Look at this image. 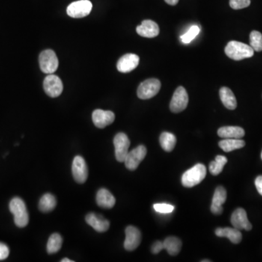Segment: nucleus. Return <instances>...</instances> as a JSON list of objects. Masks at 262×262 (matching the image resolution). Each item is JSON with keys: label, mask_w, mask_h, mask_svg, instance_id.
Returning a JSON list of instances; mask_svg holds the SVG:
<instances>
[{"label": "nucleus", "mask_w": 262, "mask_h": 262, "mask_svg": "<svg viewBox=\"0 0 262 262\" xmlns=\"http://www.w3.org/2000/svg\"><path fill=\"white\" fill-rule=\"evenodd\" d=\"M225 53L235 61H240L254 56V51L250 45L237 41H230L225 48Z\"/></svg>", "instance_id": "1"}, {"label": "nucleus", "mask_w": 262, "mask_h": 262, "mask_svg": "<svg viewBox=\"0 0 262 262\" xmlns=\"http://www.w3.org/2000/svg\"><path fill=\"white\" fill-rule=\"evenodd\" d=\"M10 210L14 216L15 224L17 227L23 228L28 224L29 217L26 206L22 199L19 197H14L10 201Z\"/></svg>", "instance_id": "2"}, {"label": "nucleus", "mask_w": 262, "mask_h": 262, "mask_svg": "<svg viewBox=\"0 0 262 262\" xmlns=\"http://www.w3.org/2000/svg\"><path fill=\"white\" fill-rule=\"evenodd\" d=\"M206 176V166L203 164H197L183 174L182 178V184L185 187H193L203 182Z\"/></svg>", "instance_id": "3"}, {"label": "nucleus", "mask_w": 262, "mask_h": 262, "mask_svg": "<svg viewBox=\"0 0 262 262\" xmlns=\"http://www.w3.org/2000/svg\"><path fill=\"white\" fill-rule=\"evenodd\" d=\"M39 62L42 72L48 75L53 74L58 68V57L52 50L43 51L39 57Z\"/></svg>", "instance_id": "4"}, {"label": "nucleus", "mask_w": 262, "mask_h": 262, "mask_svg": "<svg viewBox=\"0 0 262 262\" xmlns=\"http://www.w3.org/2000/svg\"><path fill=\"white\" fill-rule=\"evenodd\" d=\"M161 83L159 79L152 78L144 81L140 84L137 90V95L139 99L146 100L156 96L160 90Z\"/></svg>", "instance_id": "5"}, {"label": "nucleus", "mask_w": 262, "mask_h": 262, "mask_svg": "<svg viewBox=\"0 0 262 262\" xmlns=\"http://www.w3.org/2000/svg\"><path fill=\"white\" fill-rule=\"evenodd\" d=\"M93 8V4L89 0H79L74 1L68 6V16L74 19H81L88 16Z\"/></svg>", "instance_id": "6"}, {"label": "nucleus", "mask_w": 262, "mask_h": 262, "mask_svg": "<svg viewBox=\"0 0 262 262\" xmlns=\"http://www.w3.org/2000/svg\"><path fill=\"white\" fill-rule=\"evenodd\" d=\"M130 144V140L126 134L119 132L115 135L114 138V145L115 148L116 159L118 162H124L129 153Z\"/></svg>", "instance_id": "7"}, {"label": "nucleus", "mask_w": 262, "mask_h": 262, "mask_svg": "<svg viewBox=\"0 0 262 262\" xmlns=\"http://www.w3.org/2000/svg\"><path fill=\"white\" fill-rule=\"evenodd\" d=\"M44 90L50 97L55 98L59 96L62 93L64 85L62 81L56 75H48L44 79Z\"/></svg>", "instance_id": "8"}, {"label": "nucleus", "mask_w": 262, "mask_h": 262, "mask_svg": "<svg viewBox=\"0 0 262 262\" xmlns=\"http://www.w3.org/2000/svg\"><path fill=\"white\" fill-rule=\"evenodd\" d=\"M189 102L187 92L184 87L180 86L176 89L170 104V109L172 112L179 113L186 109Z\"/></svg>", "instance_id": "9"}, {"label": "nucleus", "mask_w": 262, "mask_h": 262, "mask_svg": "<svg viewBox=\"0 0 262 262\" xmlns=\"http://www.w3.org/2000/svg\"><path fill=\"white\" fill-rule=\"evenodd\" d=\"M147 148L140 145L128 153L125 159L126 168L130 171H135L147 155Z\"/></svg>", "instance_id": "10"}, {"label": "nucleus", "mask_w": 262, "mask_h": 262, "mask_svg": "<svg viewBox=\"0 0 262 262\" xmlns=\"http://www.w3.org/2000/svg\"><path fill=\"white\" fill-rule=\"evenodd\" d=\"M72 175L78 183H83L88 176V169L86 162L82 157L76 156L72 162Z\"/></svg>", "instance_id": "11"}, {"label": "nucleus", "mask_w": 262, "mask_h": 262, "mask_svg": "<svg viewBox=\"0 0 262 262\" xmlns=\"http://www.w3.org/2000/svg\"><path fill=\"white\" fill-rule=\"evenodd\" d=\"M141 241L140 230L133 226H129L126 230V240L124 248L126 251H132L139 246Z\"/></svg>", "instance_id": "12"}, {"label": "nucleus", "mask_w": 262, "mask_h": 262, "mask_svg": "<svg viewBox=\"0 0 262 262\" xmlns=\"http://www.w3.org/2000/svg\"><path fill=\"white\" fill-rule=\"evenodd\" d=\"M92 119L96 127L99 129H105L114 121L115 115L111 111L96 109L92 114Z\"/></svg>", "instance_id": "13"}, {"label": "nucleus", "mask_w": 262, "mask_h": 262, "mask_svg": "<svg viewBox=\"0 0 262 262\" xmlns=\"http://www.w3.org/2000/svg\"><path fill=\"white\" fill-rule=\"evenodd\" d=\"M231 223L233 227L237 230H245L249 231L252 229L251 222L248 221L246 211L243 209H236L231 216Z\"/></svg>", "instance_id": "14"}, {"label": "nucleus", "mask_w": 262, "mask_h": 262, "mask_svg": "<svg viewBox=\"0 0 262 262\" xmlns=\"http://www.w3.org/2000/svg\"><path fill=\"white\" fill-rule=\"evenodd\" d=\"M139 60V57L135 54H126L119 59L117 64V69L122 73H129L138 66Z\"/></svg>", "instance_id": "15"}, {"label": "nucleus", "mask_w": 262, "mask_h": 262, "mask_svg": "<svg viewBox=\"0 0 262 262\" xmlns=\"http://www.w3.org/2000/svg\"><path fill=\"white\" fill-rule=\"evenodd\" d=\"M136 32L138 35L147 38H154L158 36L159 28L157 24L152 20L143 21L141 25L136 28Z\"/></svg>", "instance_id": "16"}, {"label": "nucleus", "mask_w": 262, "mask_h": 262, "mask_svg": "<svg viewBox=\"0 0 262 262\" xmlns=\"http://www.w3.org/2000/svg\"><path fill=\"white\" fill-rule=\"evenodd\" d=\"M85 221L90 227H93L96 232L105 233L109 230L110 223L101 215L90 213L85 217Z\"/></svg>", "instance_id": "17"}, {"label": "nucleus", "mask_w": 262, "mask_h": 262, "mask_svg": "<svg viewBox=\"0 0 262 262\" xmlns=\"http://www.w3.org/2000/svg\"><path fill=\"white\" fill-rule=\"evenodd\" d=\"M227 196V191L223 186H218L216 188L210 206V210L213 214L220 215L222 213V205L225 203Z\"/></svg>", "instance_id": "18"}, {"label": "nucleus", "mask_w": 262, "mask_h": 262, "mask_svg": "<svg viewBox=\"0 0 262 262\" xmlns=\"http://www.w3.org/2000/svg\"><path fill=\"white\" fill-rule=\"evenodd\" d=\"M96 203L102 209H112L115 205L116 200L112 194L106 189H99L96 195Z\"/></svg>", "instance_id": "19"}, {"label": "nucleus", "mask_w": 262, "mask_h": 262, "mask_svg": "<svg viewBox=\"0 0 262 262\" xmlns=\"http://www.w3.org/2000/svg\"><path fill=\"white\" fill-rule=\"evenodd\" d=\"M215 234L219 237H227L233 243L238 244L242 240V233L237 229L230 228H217L215 230Z\"/></svg>", "instance_id": "20"}, {"label": "nucleus", "mask_w": 262, "mask_h": 262, "mask_svg": "<svg viewBox=\"0 0 262 262\" xmlns=\"http://www.w3.org/2000/svg\"><path fill=\"white\" fill-rule=\"evenodd\" d=\"M220 99L226 108L234 110L237 107V100L233 92L229 87H223L219 90Z\"/></svg>", "instance_id": "21"}, {"label": "nucleus", "mask_w": 262, "mask_h": 262, "mask_svg": "<svg viewBox=\"0 0 262 262\" xmlns=\"http://www.w3.org/2000/svg\"><path fill=\"white\" fill-rule=\"evenodd\" d=\"M218 135L222 138H242L245 131L238 126H224L218 129Z\"/></svg>", "instance_id": "22"}, {"label": "nucleus", "mask_w": 262, "mask_h": 262, "mask_svg": "<svg viewBox=\"0 0 262 262\" xmlns=\"http://www.w3.org/2000/svg\"><path fill=\"white\" fill-rule=\"evenodd\" d=\"M218 145L225 153H230L245 147V142L240 138H224L219 141Z\"/></svg>", "instance_id": "23"}, {"label": "nucleus", "mask_w": 262, "mask_h": 262, "mask_svg": "<svg viewBox=\"0 0 262 262\" xmlns=\"http://www.w3.org/2000/svg\"><path fill=\"white\" fill-rule=\"evenodd\" d=\"M164 249H166L168 254L171 256H176L179 254L182 249V241L178 237H167L163 242Z\"/></svg>", "instance_id": "24"}, {"label": "nucleus", "mask_w": 262, "mask_h": 262, "mask_svg": "<svg viewBox=\"0 0 262 262\" xmlns=\"http://www.w3.org/2000/svg\"><path fill=\"white\" fill-rule=\"evenodd\" d=\"M57 205L56 199L51 194H45L40 199L39 209L43 213L52 211Z\"/></svg>", "instance_id": "25"}, {"label": "nucleus", "mask_w": 262, "mask_h": 262, "mask_svg": "<svg viewBox=\"0 0 262 262\" xmlns=\"http://www.w3.org/2000/svg\"><path fill=\"white\" fill-rule=\"evenodd\" d=\"M161 147L165 152L173 151L176 144V138L171 132H163L159 136Z\"/></svg>", "instance_id": "26"}, {"label": "nucleus", "mask_w": 262, "mask_h": 262, "mask_svg": "<svg viewBox=\"0 0 262 262\" xmlns=\"http://www.w3.org/2000/svg\"><path fill=\"white\" fill-rule=\"evenodd\" d=\"M63 239L61 236L58 233L52 234L48 239L47 244V251L48 254H55L61 249L62 246Z\"/></svg>", "instance_id": "27"}, {"label": "nucleus", "mask_w": 262, "mask_h": 262, "mask_svg": "<svg viewBox=\"0 0 262 262\" xmlns=\"http://www.w3.org/2000/svg\"><path fill=\"white\" fill-rule=\"evenodd\" d=\"M227 161L228 160L225 156H223V155L216 156V159L214 161H212L209 165L210 174L213 176H217V175L221 174L224 165L227 163Z\"/></svg>", "instance_id": "28"}, {"label": "nucleus", "mask_w": 262, "mask_h": 262, "mask_svg": "<svg viewBox=\"0 0 262 262\" xmlns=\"http://www.w3.org/2000/svg\"><path fill=\"white\" fill-rule=\"evenodd\" d=\"M250 46L254 51H262V34L258 31H251L250 34Z\"/></svg>", "instance_id": "29"}, {"label": "nucleus", "mask_w": 262, "mask_h": 262, "mask_svg": "<svg viewBox=\"0 0 262 262\" xmlns=\"http://www.w3.org/2000/svg\"><path fill=\"white\" fill-rule=\"evenodd\" d=\"M200 31V28L198 26H192L186 34L181 36V40L183 44L191 43L198 35Z\"/></svg>", "instance_id": "30"}, {"label": "nucleus", "mask_w": 262, "mask_h": 262, "mask_svg": "<svg viewBox=\"0 0 262 262\" xmlns=\"http://www.w3.org/2000/svg\"><path fill=\"white\" fill-rule=\"evenodd\" d=\"M154 209L159 213H171L174 210V206L166 203H157L154 205Z\"/></svg>", "instance_id": "31"}, {"label": "nucleus", "mask_w": 262, "mask_h": 262, "mask_svg": "<svg viewBox=\"0 0 262 262\" xmlns=\"http://www.w3.org/2000/svg\"><path fill=\"white\" fill-rule=\"evenodd\" d=\"M251 4V0H230V5L234 10L248 7Z\"/></svg>", "instance_id": "32"}, {"label": "nucleus", "mask_w": 262, "mask_h": 262, "mask_svg": "<svg viewBox=\"0 0 262 262\" xmlns=\"http://www.w3.org/2000/svg\"><path fill=\"white\" fill-rule=\"evenodd\" d=\"M10 251L5 244L0 242V260H4L8 257Z\"/></svg>", "instance_id": "33"}, {"label": "nucleus", "mask_w": 262, "mask_h": 262, "mask_svg": "<svg viewBox=\"0 0 262 262\" xmlns=\"http://www.w3.org/2000/svg\"><path fill=\"white\" fill-rule=\"evenodd\" d=\"M163 249V242H161V241H157V242H155V243L153 244V246H152L151 251L154 254H157Z\"/></svg>", "instance_id": "34"}, {"label": "nucleus", "mask_w": 262, "mask_h": 262, "mask_svg": "<svg viewBox=\"0 0 262 262\" xmlns=\"http://www.w3.org/2000/svg\"><path fill=\"white\" fill-rule=\"evenodd\" d=\"M256 187L262 196V176H259L255 180Z\"/></svg>", "instance_id": "35"}, {"label": "nucleus", "mask_w": 262, "mask_h": 262, "mask_svg": "<svg viewBox=\"0 0 262 262\" xmlns=\"http://www.w3.org/2000/svg\"><path fill=\"white\" fill-rule=\"evenodd\" d=\"M179 0H165V2L167 3V4H170V5H176V4H178V2H179Z\"/></svg>", "instance_id": "36"}, {"label": "nucleus", "mask_w": 262, "mask_h": 262, "mask_svg": "<svg viewBox=\"0 0 262 262\" xmlns=\"http://www.w3.org/2000/svg\"><path fill=\"white\" fill-rule=\"evenodd\" d=\"M73 261H72V260H69V259H63L62 260H61V262H72Z\"/></svg>", "instance_id": "37"}, {"label": "nucleus", "mask_w": 262, "mask_h": 262, "mask_svg": "<svg viewBox=\"0 0 262 262\" xmlns=\"http://www.w3.org/2000/svg\"><path fill=\"white\" fill-rule=\"evenodd\" d=\"M210 262V260H203V261H202V262Z\"/></svg>", "instance_id": "38"}, {"label": "nucleus", "mask_w": 262, "mask_h": 262, "mask_svg": "<svg viewBox=\"0 0 262 262\" xmlns=\"http://www.w3.org/2000/svg\"></svg>", "instance_id": "39"}]
</instances>
